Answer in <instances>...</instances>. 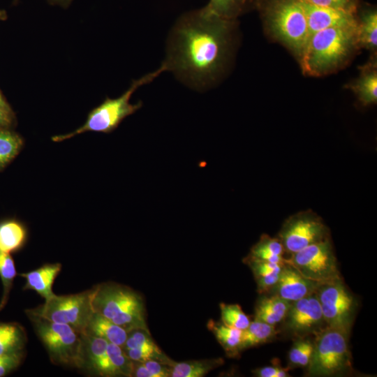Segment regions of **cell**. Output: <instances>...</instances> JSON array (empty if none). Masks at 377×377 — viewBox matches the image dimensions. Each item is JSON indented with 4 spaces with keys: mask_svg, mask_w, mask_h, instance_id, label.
I'll return each mask as SVG.
<instances>
[{
    "mask_svg": "<svg viewBox=\"0 0 377 377\" xmlns=\"http://www.w3.org/2000/svg\"><path fill=\"white\" fill-rule=\"evenodd\" d=\"M359 49L356 27L329 28L309 38L299 63L304 75H326L345 66Z\"/></svg>",
    "mask_w": 377,
    "mask_h": 377,
    "instance_id": "7a4b0ae2",
    "label": "cell"
},
{
    "mask_svg": "<svg viewBox=\"0 0 377 377\" xmlns=\"http://www.w3.org/2000/svg\"><path fill=\"white\" fill-rule=\"evenodd\" d=\"M10 122V117L0 112V126L6 125Z\"/></svg>",
    "mask_w": 377,
    "mask_h": 377,
    "instance_id": "f35d334b",
    "label": "cell"
},
{
    "mask_svg": "<svg viewBox=\"0 0 377 377\" xmlns=\"http://www.w3.org/2000/svg\"><path fill=\"white\" fill-rule=\"evenodd\" d=\"M22 140L18 135L0 129V168L5 166L18 154Z\"/></svg>",
    "mask_w": 377,
    "mask_h": 377,
    "instance_id": "4dcf8cb0",
    "label": "cell"
},
{
    "mask_svg": "<svg viewBox=\"0 0 377 377\" xmlns=\"http://www.w3.org/2000/svg\"><path fill=\"white\" fill-rule=\"evenodd\" d=\"M278 332L274 325L254 319L242 330L241 350L267 343L274 339Z\"/></svg>",
    "mask_w": 377,
    "mask_h": 377,
    "instance_id": "d4e9b609",
    "label": "cell"
},
{
    "mask_svg": "<svg viewBox=\"0 0 377 377\" xmlns=\"http://www.w3.org/2000/svg\"><path fill=\"white\" fill-rule=\"evenodd\" d=\"M27 231L24 226L15 220L0 223V251L10 253L19 250L24 244Z\"/></svg>",
    "mask_w": 377,
    "mask_h": 377,
    "instance_id": "cb8c5ba5",
    "label": "cell"
},
{
    "mask_svg": "<svg viewBox=\"0 0 377 377\" xmlns=\"http://www.w3.org/2000/svg\"><path fill=\"white\" fill-rule=\"evenodd\" d=\"M302 3L307 22L308 40L320 30L357 26V13L318 6L303 1Z\"/></svg>",
    "mask_w": 377,
    "mask_h": 377,
    "instance_id": "4fadbf2b",
    "label": "cell"
},
{
    "mask_svg": "<svg viewBox=\"0 0 377 377\" xmlns=\"http://www.w3.org/2000/svg\"><path fill=\"white\" fill-rule=\"evenodd\" d=\"M6 17L5 11L0 10V20H4Z\"/></svg>",
    "mask_w": 377,
    "mask_h": 377,
    "instance_id": "ab89813d",
    "label": "cell"
},
{
    "mask_svg": "<svg viewBox=\"0 0 377 377\" xmlns=\"http://www.w3.org/2000/svg\"><path fill=\"white\" fill-rule=\"evenodd\" d=\"M152 377H169L170 368L168 365L155 360H148L142 362Z\"/></svg>",
    "mask_w": 377,
    "mask_h": 377,
    "instance_id": "d590c367",
    "label": "cell"
},
{
    "mask_svg": "<svg viewBox=\"0 0 377 377\" xmlns=\"http://www.w3.org/2000/svg\"><path fill=\"white\" fill-rule=\"evenodd\" d=\"M49 3L54 5H58L64 8L68 7L72 0H47Z\"/></svg>",
    "mask_w": 377,
    "mask_h": 377,
    "instance_id": "74e56055",
    "label": "cell"
},
{
    "mask_svg": "<svg viewBox=\"0 0 377 377\" xmlns=\"http://www.w3.org/2000/svg\"><path fill=\"white\" fill-rule=\"evenodd\" d=\"M207 328L215 336L216 340L229 357H236L241 350L242 330L226 325L222 322L210 319Z\"/></svg>",
    "mask_w": 377,
    "mask_h": 377,
    "instance_id": "603a6c76",
    "label": "cell"
},
{
    "mask_svg": "<svg viewBox=\"0 0 377 377\" xmlns=\"http://www.w3.org/2000/svg\"><path fill=\"white\" fill-rule=\"evenodd\" d=\"M0 112L10 117V110L0 92Z\"/></svg>",
    "mask_w": 377,
    "mask_h": 377,
    "instance_id": "8d00e7d4",
    "label": "cell"
},
{
    "mask_svg": "<svg viewBox=\"0 0 377 377\" xmlns=\"http://www.w3.org/2000/svg\"><path fill=\"white\" fill-rule=\"evenodd\" d=\"M61 269V265L57 263L45 264L35 270L20 274L26 279L23 289L34 290L45 300L50 299L54 295L52 286Z\"/></svg>",
    "mask_w": 377,
    "mask_h": 377,
    "instance_id": "e0dca14e",
    "label": "cell"
},
{
    "mask_svg": "<svg viewBox=\"0 0 377 377\" xmlns=\"http://www.w3.org/2000/svg\"><path fill=\"white\" fill-rule=\"evenodd\" d=\"M221 357L177 362L171 360L168 364L170 377H202L210 371L221 366Z\"/></svg>",
    "mask_w": 377,
    "mask_h": 377,
    "instance_id": "7402d4cb",
    "label": "cell"
},
{
    "mask_svg": "<svg viewBox=\"0 0 377 377\" xmlns=\"http://www.w3.org/2000/svg\"><path fill=\"white\" fill-rule=\"evenodd\" d=\"M236 31L237 20L221 17L205 6L186 12L172 27L162 65L188 87L206 91L226 72Z\"/></svg>",
    "mask_w": 377,
    "mask_h": 377,
    "instance_id": "6da1fadb",
    "label": "cell"
},
{
    "mask_svg": "<svg viewBox=\"0 0 377 377\" xmlns=\"http://www.w3.org/2000/svg\"><path fill=\"white\" fill-rule=\"evenodd\" d=\"M285 250L279 238H273L263 234L259 241L251 249L249 256L274 263H284Z\"/></svg>",
    "mask_w": 377,
    "mask_h": 377,
    "instance_id": "484cf974",
    "label": "cell"
},
{
    "mask_svg": "<svg viewBox=\"0 0 377 377\" xmlns=\"http://www.w3.org/2000/svg\"><path fill=\"white\" fill-rule=\"evenodd\" d=\"M87 338V350L89 363L92 369L102 376H116L108 352L106 340L85 335Z\"/></svg>",
    "mask_w": 377,
    "mask_h": 377,
    "instance_id": "44dd1931",
    "label": "cell"
},
{
    "mask_svg": "<svg viewBox=\"0 0 377 377\" xmlns=\"http://www.w3.org/2000/svg\"><path fill=\"white\" fill-rule=\"evenodd\" d=\"M52 362L81 367L84 348L80 333L70 325L29 316Z\"/></svg>",
    "mask_w": 377,
    "mask_h": 377,
    "instance_id": "ba28073f",
    "label": "cell"
},
{
    "mask_svg": "<svg viewBox=\"0 0 377 377\" xmlns=\"http://www.w3.org/2000/svg\"><path fill=\"white\" fill-rule=\"evenodd\" d=\"M318 6L357 13L360 0H302Z\"/></svg>",
    "mask_w": 377,
    "mask_h": 377,
    "instance_id": "d6a6232c",
    "label": "cell"
},
{
    "mask_svg": "<svg viewBox=\"0 0 377 377\" xmlns=\"http://www.w3.org/2000/svg\"><path fill=\"white\" fill-rule=\"evenodd\" d=\"M22 357L21 351H15L0 355V377L15 369Z\"/></svg>",
    "mask_w": 377,
    "mask_h": 377,
    "instance_id": "836d02e7",
    "label": "cell"
},
{
    "mask_svg": "<svg viewBox=\"0 0 377 377\" xmlns=\"http://www.w3.org/2000/svg\"><path fill=\"white\" fill-rule=\"evenodd\" d=\"M94 288L69 295H54L45 303L27 311L29 316H36L52 322L70 325L84 336L89 320L95 312L93 307Z\"/></svg>",
    "mask_w": 377,
    "mask_h": 377,
    "instance_id": "52a82bcc",
    "label": "cell"
},
{
    "mask_svg": "<svg viewBox=\"0 0 377 377\" xmlns=\"http://www.w3.org/2000/svg\"><path fill=\"white\" fill-rule=\"evenodd\" d=\"M313 350V341L309 337L295 339L288 353L290 367H307Z\"/></svg>",
    "mask_w": 377,
    "mask_h": 377,
    "instance_id": "f1b7e54d",
    "label": "cell"
},
{
    "mask_svg": "<svg viewBox=\"0 0 377 377\" xmlns=\"http://www.w3.org/2000/svg\"><path fill=\"white\" fill-rule=\"evenodd\" d=\"M85 335L103 339L122 348L128 332L101 314L94 312L88 323Z\"/></svg>",
    "mask_w": 377,
    "mask_h": 377,
    "instance_id": "d6986e66",
    "label": "cell"
},
{
    "mask_svg": "<svg viewBox=\"0 0 377 377\" xmlns=\"http://www.w3.org/2000/svg\"><path fill=\"white\" fill-rule=\"evenodd\" d=\"M290 255L286 262L309 280L320 283L341 279L330 239L309 245Z\"/></svg>",
    "mask_w": 377,
    "mask_h": 377,
    "instance_id": "30bf717a",
    "label": "cell"
},
{
    "mask_svg": "<svg viewBox=\"0 0 377 377\" xmlns=\"http://www.w3.org/2000/svg\"><path fill=\"white\" fill-rule=\"evenodd\" d=\"M315 293L327 327L350 334L357 300L342 279L319 283Z\"/></svg>",
    "mask_w": 377,
    "mask_h": 377,
    "instance_id": "9c48e42d",
    "label": "cell"
},
{
    "mask_svg": "<svg viewBox=\"0 0 377 377\" xmlns=\"http://www.w3.org/2000/svg\"><path fill=\"white\" fill-rule=\"evenodd\" d=\"M17 274L15 263L10 253L0 251V277L3 284V295L0 310L6 305L13 280Z\"/></svg>",
    "mask_w": 377,
    "mask_h": 377,
    "instance_id": "f546056e",
    "label": "cell"
},
{
    "mask_svg": "<svg viewBox=\"0 0 377 377\" xmlns=\"http://www.w3.org/2000/svg\"><path fill=\"white\" fill-rule=\"evenodd\" d=\"M376 54L360 68V76L347 85L356 95L363 105L376 103L377 101V63Z\"/></svg>",
    "mask_w": 377,
    "mask_h": 377,
    "instance_id": "2e32d148",
    "label": "cell"
},
{
    "mask_svg": "<svg viewBox=\"0 0 377 377\" xmlns=\"http://www.w3.org/2000/svg\"><path fill=\"white\" fill-rule=\"evenodd\" d=\"M264 28L300 61L308 40L306 19L301 0H257Z\"/></svg>",
    "mask_w": 377,
    "mask_h": 377,
    "instance_id": "3957f363",
    "label": "cell"
},
{
    "mask_svg": "<svg viewBox=\"0 0 377 377\" xmlns=\"http://www.w3.org/2000/svg\"><path fill=\"white\" fill-rule=\"evenodd\" d=\"M318 284L305 278L293 266L285 262L277 282L266 294L275 295L293 302L315 292Z\"/></svg>",
    "mask_w": 377,
    "mask_h": 377,
    "instance_id": "5bb4252c",
    "label": "cell"
},
{
    "mask_svg": "<svg viewBox=\"0 0 377 377\" xmlns=\"http://www.w3.org/2000/svg\"><path fill=\"white\" fill-rule=\"evenodd\" d=\"M288 371V368H284L274 362V364L272 366L257 368L253 370L252 373L258 377H287L290 376Z\"/></svg>",
    "mask_w": 377,
    "mask_h": 377,
    "instance_id": "e575fe53",
    "label": "cell"
},
{
    "mask_svg": "<svg viewBox=\"0 0 377 377\" xmlns=\"http://www.w3.org/2000/svg\"><path fill=\"white\" fill-rule=\"evenodd\" d=\"M278 238L285 252L293 254L309 245L330 239V232L317 214L311 211H304L285 221Z\"/></svg>",
    "mask_w": 377,
    "mask_h": 377,
    "instance_id": "8fae6325",
    "label": "cell"
},
{
    "mask_svg": "<svg viewBox=\"0 0 377 377\" xmlns=\"http://www.w3.org/2000/svg\"><path fill=\"white\" fill-rule=\"evenodd\" d=\"M24 334L15 323H0V355L21 350Z\"/></svg>",
    "mask_w": 377,
    "mask_h": 377,
    "instance_id": "83f0119b",
    "label": "cell"
},
{
    "mask_svg": "<svg viewBox=\"0 0 377 377\" xmlns=\"http://www.w3.org/2000/svg\"><path fill=\"white\" fill-rule=\"evenodd\" d=\"M122 348L126 355L135 362H143L148 360H155L168 365L172 360L156 344L149 332L141 329L128 332Z\"/></svg>",
    "mask_w": 377,
    "mask_h": 377,
    "instance_id": "9a60e30c",
    "label": "cell"
},
{
    "mask_svg": "<svg viewBox=\"0 0 377 377\" xmlns=\"http://www.w3.org/2000/svg\"><path fill=\"white\" fill-rule=\"evenodd\" d=\"M93 307L97 312L128 332L141 329L149 332L142 297L131 288L108 283L94 288Z\"/></svg>",
    "mask_w": 377,
    "mask_h": 377,
    "instance_id": "277c9868",
    "label": "cell"
},
{
    "mask_svg": "<svg viewBox=\"0 0 377 377\" xmlns=\"http://www.w3.org/2000/svg\"><path fill=\"white\" fill-rule=\"evenodd\" d=\"M356 34L360 48H365L376 54L377 12L374 8H367L357 13Z\"/></svg>",
    "mask_w": 377,
    "mask_h": 377,
    "instance_id": "ffe728a7",
    "label": "cell"
},
{
    "mask_svg": "<svg viewBox=\"0 0 377 377\" xmlns=\"http://www.w3.org/2000/svg\"><path fill=\"white\" fill-rule=\"evenodd\" d=\"M255 309V319L276 326L286 316L290 302L275 295L262 294Z\"/></svg>",
    "mask_w": 377,
    "mask_h": 377,
    "instance_id": "ac0fdd59",
    "label": "cell"
},
{
    "mask_svg": "<svg viewBox=\"0 0 377 377\" xmlns=\"http://www.w3.org/2000/svg\"><path fill=\"white\" fill-rule=\"evenodd\" d=\"M220 309L221 322L227 326L244 330L251 322L239 304L221 303Z\"/></svg>",
    "mask_w": 377,
    "mask_h": 377,
    "instance_id": "1f68e13d",
    "label": "cell"
},
{
    "mask_svg": "<svg viewBox=\"0 0 377 377\" xmlns=\"http://www.w3.org/2000/svg\"><path fill=\"white\" fill-rule=\"evenodd\" d=\"M281 323L283 331L295 339L315 336L327 327L315 292L291 302Z\"/></svg>",
    "mask_w": 377,
    "mask_h": 377,
    "instance_id": "7c38bea8",
    "label": "cell"
},
{
    "mask_svg": "<svg viewBox=\"0 0 377 377\" xmlns=\"http://www.w3.org/2000/svg\"><path fill=\"white\" fill-rule=\"evenodd\" d=\"M257 0H209L205 7L213 13L228 20H237L256 7Z\"/></svg>",
    "mask_w": 377,
    "mask_h": 377,
    "instance_id": "4316f807",
    "label": "cell"
},
{
    "mask_svg": "<svg viewBox=\"0 0 377 377\" xmlns=\"http://www.w3.org/2000/svg\"><path fill=\"white\" fill-rule=\"evenodd\" d=\"M350 334L326 327L314 336L313 350L307 367L311 376H340L352 371Z\"/></svg>",
    "mask_w": 377,
    "mask_h": 377,
    "instance_id": "8992f818",
    "label": "cell"
},
{
    "mask_svg": "<svg viewBox=\"0 0 377 377\" xmlns=\"http://www.w3.org/2000/svg\"><path fill=\"white\" fill-rule=\"evenodd\" d=\"M164 71L165 68L161 64L156 71L133 80L129 88L120 96L115 98H106L102 103L93 109L82 126L71 133L53 136L52 140L54 142H61L88 131L105 133L112 132L126 117L142 108L141 101L134 104L130 102L133 94L141 86L152 82Z\"/></svg>",
    "mask_w": 377,
    "mask_h": 377,
    "instance_id": "5b68a950",
    "label": "cell"
}]
</instances>
